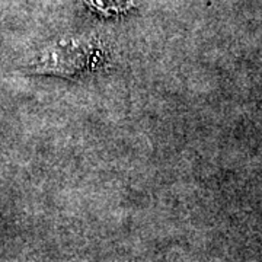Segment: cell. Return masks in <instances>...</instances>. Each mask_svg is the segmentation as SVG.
Masks as SVG:
<instances>
[{
  "label": "cell",
  "mask_w": 262,
  "mask_h": 262,
  "mask_svg": "<svg viewBox=\"0 0 262 262\" xmlns=\"http://www.w3.org/2000/svg\"><path fill=\"white\" fill-rule=\"evenodd\" d=\"M103 63V51L98 39H69L51 47L34 67L28 69L35 75H56L76 77L92 72Z\"/></svg>",
  "instance_id": "cell-1"
},
{
  "label": "cell",
  "mask_w": 262,
  "mask_h": 262,
  "mask_svg": "<svg viewBox=\"0 0 262 262\" xmlns=\"http://www.w3.org/2000/svg\"><path fill=\"white\" fill-rule=\"evenodd\" d=\"M95 9L103 13H120L133 6V0H86Z\"/></svg>",
  "instance_id": "cell-2"
}]
</instances>
